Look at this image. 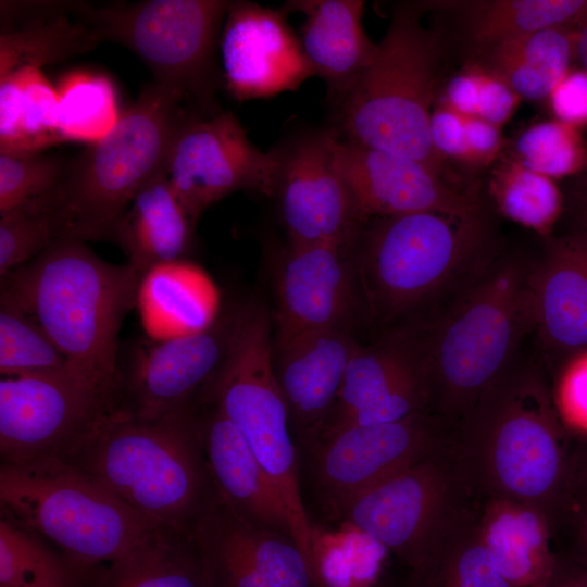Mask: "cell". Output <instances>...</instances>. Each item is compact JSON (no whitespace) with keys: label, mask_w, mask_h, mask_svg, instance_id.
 <instances>
[{"label":"cell","mask_w":587,"mask_h":587,"mask_svg":"<svg viewBox=\"0 0 587 587\" xmlns=\"http://www.w3.org/2000/svg\"><path fill=\"white\" fill-rule=\"evenodd\" d=\"M567 437L542 369L516 359L454 427L453 450L479 499L532 505L549 523L573 486Z\"/></svg>","instance_id":"obj_1"},{"label":"cell","mask_w":587,"mask_h":587,"mask_svg":"<svg viewBox=\"0 0 587 587\" xmlns=\"http://www.w3.org/2000/svg\"><path fill=\"white\" fill-rule=\"evenodd\" d=\"M351 252L361 307L389 327L415 322L426 308L435 314L497 255L484 212L369 218Z\"/></svg>","instance_id":"obj_2"},{"label":"cell","mask_w":587,"mask_h":587,"mask_svg":"<svg viewBox=\"0 0 587 587\" xmlns=\"http://www.w3.org/2000/svg\"><path fill=\"white\" fill-rule=\"evenodd\" d=\"M143 279L60 237L1 277L0 299L33 317L79 372L118 388V333Z\"/></svg>","instance_id":"obj_3"},{"label":"cell","mask_w":587,"mask_h":587,"mask_svg":"<svg viewBox=\"0 0 587 587\" xmlns=\"http://www.w3.org/2000/svg\"><path fill=\"white\" fill-rule=\"evenodd\" d=\"M533 263L496 255L449 302L422 321L432 410L455 427L517 359L535 329Z\"/></svg>","instance_id":"obj_4"},{"label":"cell","mask_w":587,"mask_h":587,"mask_svg":"<svg viewBox=\"0 0 587 587\" xmlns=\"http://www.w3.org/2000/svg\"><path fill=\"white\" fill-rule=\"evenodd\" d=\"M153 523L186 533L211 482L191 404L153 420L117 408L65 460Z\"/></svg>","instance_id":"obj_5"},{"label":"cell","mask_w":587,"mask_h":587,"mask_svg":"<svg viewBox=\"0 0 587 587\" xmlns=\"http://www.w3.org/2000/svg\"><path fill=\"white\" fill-rule=\"evenodd\" d=\"M420 13L412 5L394 12L372 63L336 104L332 130L341 140L420 162L461 184L430 140L442 43L438 32L421 24Z\"/></svg>","instance_id":"obj_6"},{"label":"cell","mask_w":587,"mask_h":587,"mask_svg":"<svg viewBox=\"0 0 587 587\" xmlns=\"http://www.w3.org/2000/svg\"><path fill=\"white\" fill-rule=\"evenodd\" d=\"M184 99L153 84L102 139L70 162L53 197L60 237L112 240L114 227L139 189L163 166Z\"/></svg>","instance_id":"obj_7"},{"label":"cell","mask_w":587,"mask_h":587,"mask_svg":"<svg viewBox=\"0 0 587 587\" xmlns=\"http://www.w3.org/2000/svg\"><path fill=\"white\" fill-rule=\"evenodd\" d=\"M0 501L3 514L54 544L77 569L109 564L163 528L61 459L2 463Z\"/></svg>","instance_id":"obj_8"},{"label":"cell","mask_w":587,"mask_h":587,"mask_svg":"<svg viewBox=\"0 0 587 587\" xmlns=\"http://www.w3.org/2000/svg\"><path fill=\"white\" fill-rule=\"evenodd\" d=\"M272 341L268 311L255 301L246 303L230 353L202 397L249 445L287 511L294 540L315 571L313 529L301 498L297 451L274 372Z\"/></svg>","instance_id":"obj_9"},{"label":"cell","mask_w":587,"mask_h":587,"mask_svg":"<svg viewBox=\"0 0 587 587\" xmlns=\"http://www.w3.org/2000/svg\"><path fill=\"white\" fill-rule=\"evenodd\" d=\"M229 1L147 0L96 5L71 1L75 16L100 40L118 42L151 70L155 84L165 86L193 110L214 113L221 75L216 49Z\"/></svg>","instance_id":"obj_10"},{"label":"cell","mask_w":587,"mask_h":587,"mask_svg":"<svg viewBox=\"0 0 587 587\" xmlns=\"http://www.w3.org/2000/svg\"><path fill=\"white\" fill-rule=\"evenodd\" d=\"M480 499L449 444L352 499L340 517L416 573L441 536Z\"/></svg>","instance_id":"obj_11"},{"label":"cell","mask_w":587,"mask_h":587,"mask_svg":"<svg viewBox=\"0 0 587 587\" xmlns=\"http://www.w3.org/2000/svg\"><path fill=\"white\" fill-rule=\"evenodd\" d=\"M117 408V387L79 372L2 376V463L66 460Z\"/></svg>","instance_id":"obj_12"},{"label":"cell","mask_w":587,"mask_h":587,"mask_svg":"<svg viewBox=\"0 0 587 587\" xmlns=\"http://www.w3.org/2000/svg\"><path fill=\"white\" fill-rule=\"evenodd\" d=\"M164 171L197 223L205 209L235 191L275 197L278 154L257 148L232 112L192 110L177 125Z\"/></svg>","instance_id":"obj_13"},{"label":"cell","mask_w":587,"mask_h":587,"mask_svg":"<svg viewBox=\"0 0 587 587\" xmlns=\"http://www.w3.org/2000/svg\"><path fill=\"white\" fill-rule=\"evenodd\" d=\"M453 430L426 409L395 422L351 426L317 438L308 448L323 507L340 517L361 492L449 444Z\"/></svg>","instance_id":"obj_14"},{"label":"cell","mask_w":587,"mask_h":587,"mask_svg":"<svg viewBox=\"0 0 587 587\" xmlns=\"http://www.w3.org/2000/svg\"><path fill=\"white\" fill-rule=\"evenodd\" d=\"M432 401L422 323L388 327L374 342L358 345L334 409L312 441L351 426L404 419L430 409Z\"/></svg>","instance_id":"obj_15"},{"label":"cell","mask_w":587,"mask_h":587,"mask_svg":"<svg viewBox=\"0 0 587 587\" xmlns=\"http://www.w3.org/2000/svg\"><path fill=\"white\" fill-rule=\"evenodd\" d=\"M243 311L230 305L202 330L136 345L118 373V408L153 420L190 405L230 353Z\"/></svg>","instance_id":"obj_16"},{"label":"cell","mask_w":587,"mask_h":587,"mask_svg":"<svg viewBox=\"0 0 587 587\" xmlns=\"http://www.w3.org/2000/svg\"><path fill=\"white\" fill-rule=\"evenodd\" d=\"M335 141L323 129L276 149L275 197L290 243L352 247L366 221L337 166Z\"/></svg>","instance_id":"obj_17"},{"label":"cell","mask_w":587,"mask_h":587,"mask_svg":"<svg viewBox=\"0 0 587 587\" xmlns=\"http://www.w3.org/2000/svg\"><path fill=\"white\" fill-rule=\"evenodd\" d=\"M335 159L362 216H399L436 212L470 216L483 212L475 189L426 165L336 136Z\"/></svg>","instance_id":"obj_18"},{"label":"cell","mask_w":587,"mask_h":587,"mask_svg":"<svg viewBox=\"0 0 587 587\" xmlns=\"http://www.w3.org/2000/svg\"><path fill=\"white\" fill-rule=\"evenodd\" d=\"M220 49L223 82L238 101L296 90L315 75L283 11L229 1Z\"/></svg>","instance_id":"obj_19"},{"label":"cell","mask_w":587,"mask_h":587,"mask_svg":"<svg viewBox=\"0 0 587 587\" xmlns=\"http://www.w3.org/2000/svg\"><path fill=\"white\" fill-rule=\"evenodd\" d=\"M216 587H316L315 571L296 541L237 515L213 488L192 528Z\"/></svg>","instance_id":"obj_20"},{"label":"cell","mask_w":587,"mask_h":587,"mask_svg":"<svg viewBox=\"0 0 587 587\" xmlns=\"http://www.w3.org/2000/svg\"><path fill=\"white\" fill-rule=\"evenodd\" d=\"M274 335L349 328L361 307L351 247L290 243L276 272Z\"/></svg>","instance_id":"obj_21"},{"label":"cell","mask_w":587,"mask_h":587,"mask_svg":"<svg viewBox=\"0 0 587 587\" xmlns=\"http://www.w3.org/2000/svg\"><path fill=\"white\" fill-rule=\"evenodd\" d=\"M359 342L349 328L273 334V366L291 429L308 445L337 401Z\"/></svg>","instance_id":"obj_22"},{"label":"cell","mask_w":587,"mask_h":587,"mask_svg":"<svg viewBox=\"0 0 587 587\" xmlns=\"http://www.w3.org/2000/svg\"><path fill=\"white\" fill-rule=\"evenodd\" d=\"M547 240L530 273L534 330L546 350L566 357L587 348V224Z\"/></svg>","instance_id":"obj_23"},{"label":"cell","mask_w":587,"mask_h":587,"mask_svg":"<svg viewBox=\"0 0 587 587\" xmlns=\"http://www.w3.org/2000/svg\"><path fill=\"white\" fill-rule=\"evenodd\" d=\"M211 405L201 421V442L213 490L247 522L292 538L287 511L264 469L237 427Z\"/></svg>","instance_id":"obj_24"},{"label":"cell","mask_w":587,"mask_h":587,"mask_svg":"<svg viewBox=\"0 0 587 587\" xmlns=\"http://www.w3.org/2000/svg\"><path fill=\"white\" fill-rule=\"evenodd\" d=\"M286 12L305 16L301 43L315 73L327 85L335 105L352 89L372 63L377 45L363 28L364 1L299 0Z\"/></svg>","instance_id":"obj_25"},{"label":"cell","mask_w":587,"mask_h":587,"mask_svg":"<svg viewBox=\"0 0 587 587\" xmlns=\"http://www.w3.org/2000/svg\"><path fill=\"white\" fill-rule=\"evenodd\" d=\"M196 222L171 187L164 166L135 195L117 221L112 240L143 278L183 261L191 250Z\"/></svg>","instance_id":"obj_26"},{"label":"cell","mask_w":587,"mask_h":587,"mask_svg":"<svg viewBox=\"0 0 587 587\" xmlns=\"http://www.w3.org/2000/svg\"><path fill=\"white\" fill-rule=\"evenodd\" d=\"M100 41L67 1H1L0 77L85 53Z\"/></svg>","instance_id":"obj_27"},{"label":"cell","mask_w":587,"mask_h":587,"mask_svg":"<svg viewBox=\"0 0 587 587\" xmlns=\"http://www.w3.org/2000/svg\"><path fill=\"white\" fill-rule=\"evenodd\" d=\"M477 525L498 570L513 587H545L557 566L551 530L538 509L507 498L480 500Z\"/></svg>","instance_id":"obj_28"},{"label":"cell","mask_w":587,"mask_h":587,"mask_svg":"<svg viewBox=\"0 0 587 587\" xmlns=\"http://www.w3.org/2000/svg\"><path fill=\"white\" fill-rule=\"evenodd\" d=\"M101 587H216L192 533L160 528L109 563Z\"/></svg>","instance_id":"obj_29"},{"label":"cell","mask_w":587,"mask_h":587,"mask_svg":"<svg viewBox=\"0 0 587 587\" xmlns=\"http://www.w3.org/2000/svg\"><path fill=\"white\" fill-rule=\"evenodd\" d=\"M57 88L38 67L0 77V151L40 153L63 141L58 133Z\"/></svg>","instance_id":"obj_30"},{"label":"cell","mask_w":587,"mask_h":587,"mask_svg":"<svg viewBox=\"0 0 587 587\" xmlns=\"http://www.w3.org/2000/svg\"><path fill=\"white\" fill-rule=\"evenodd\" d=\"M577 30L549 28L503 40L488 48L489 68L522 99H548L575 59Z\"/></svg>","instance_id":"obj_31"},{"label":"cell","mask_w":587,"mask_h":587,"mask_svg":"<svg viewBox=\"0 0 587 587\" xmlns=\"http://www.w3.org/2000/svg\"><path fill=\"white\" fill-rule=\"evenodd\" d=\"M460 4L464 8L471 39L485 48L544 29H579L587 24V0H495Z\"/></svg>","instance_id":"obj_32"},{"label":"cell","mask_w":587,"mask_h":587,"mask_svg":"<svg viewBox=\"0 0 587 587\" xmlns=\"http://www.w3.org/2000/svg\"><path fill=\"white\" fill-rule=\"evenodd\" d=\"M480 502L441 536L411 587H513L498 570L477 525Z\"/></svg>","instance_id":"obj_33"},{"label":"cell","mask_w":587,"mask_h":587,"mask_svg":"<svg viewBox=\"0 0 587 587\" xmlns=\"http://www.w3.org/2000/svg\"><path fill=\"white\" fill-rule=\"evenodd\" d=\"M488 191L503 216L547 239L551 237L563 211L562 193L554 179L512 157L496 165Z\"/></svg>","instance_id":"obj_34"},{"label":"cell","mask_w":587,"mask_h":587,"mask_svg":"<svg viewBox=\"0 0 587 587\" xmlns=\"http://www.w3.org/2000/svg\"><path fill=\"white\" fill-rule=\"evenodd\" d=\"M59 96L58 133L64 140L95 143L120 120L111 82L103 75L76 71L55 87Z\"/></svg>","instance_id":"obj_35"},{"label":"cell","mask_w":587,"mask_h":587,"mask_svg":"<svg viewBox=\"0 0 587 587\" xmlns=\"http://www.w3.org/2000/svg\"><path fill=\"white\" fill-rule=\"evenodd\" d=\"M76 566L8 515L0 521V587H77Z\"/></svg>","instance_id":"obj_36"},{"label":"cell","mask_w":587,"mask_h":587,"mask_svg":"<svg viewBox=\"0 0 587 587\" xmlns=\"http://www.w3.org/2000/svg\"><path fill=\"white\" fill-rule=\"evenodd\" d=\"M71 372L79 371L38 323L16 305L0 299L1 375H51Z\"/></svg>","instance_id":"obj_37"},{"label":"cell","mask_w":587,"mask_h":587,"mask_svg":"<svg viewBox=\"0 0 587 587\" xmlns=\"http://www.w3.org/2000/svg\"><path fill=\"white\" fill-rule=\"evenodd\" d=\"M513 158L555 180L586 171L587 143L580 129L553 118L523 130L515 141Z\"/></svg>","instance_id":"obj_38"},{"label":"cell","mask_w":587,"mask_h":587,"mask_svg":"<svg viewBox=\"0 0 587 587\" xmlns=\"http://www.w3.org/2000/svg\"><path fill=\"white\" fill-rule=\"evenodd\" d=\"M68 167L58 157L0 151V214L51 199Z\"/></svg>","instance_id":"obj_39"},{"label":"cell","mask_w":587,"mask_h":587,"mask_svg":"<svg viewBox=\"0 0 587 587\" xmlns=\"http://www.w3.org/2000/svg\"><path fill=\"white\" fill-rule=\"evenodd\" d=\"M60 236L51 199L0 214V276L30 261Z\"/></svg>","instance_id":"obj_40"},{"label":"cell","mask_w":587,"mask_h":587,"mask_svg":"<svg viewBox=\"0 0 587 587\" xmlns=\"http://www.w3.org/2000/svg\"><path fill=\"white\" fill-rule=\"evenodd\" d=\"M549 386L564 428L569 434L587 438V348L564 357Z\"/></svg>","instance_id":"obj_41"},{"label":"cell","mask_w":587,"mask_h":587,"mask_svg":"<svg viewBox=\"0 0 587 587\" xmlns=\"http://www.w3.org/2000/svg\"><path fill=\"white\" fill-rule=\"evenodd\" d=\"M555 120L578 129L587 126V70L570 68L548 97Z\"/></svg>","instance_id":"obj_42"},{"label":"cell","mask_w":587,"mask_h":587,"mask_svg":"<svg viewBox=\"0 0 587 587\" xmlns=\"http://www.w3.org/2000/svg\"><path fill=\"white\" fill-rule=\"evenodd\" d=\"M476 71L479 82L477 117L501 127L512 117L522 98L489 67L476 65Z\"/></svg>","instance_id":"obj_43"},{"label":"cell","mask_w":587,"mask_h":587,"mask_svg":"<svg viewBox=\"0 0 587 587\" xmlns=\"http://www.w3.org/2000/svg\"><path fill=\"white\" fill-rule=\"evenodd\" d=\"M429 135L437 153L442 158H452L469 162L466 146L465 116L439 103L433 108L429 120Z\"/></svg>","instance_id":"obj_44"},{"label":"cell","mask_w":587,"mask_h":587,"mask_svg":"<svg viewBox=\"0 0 587 587\" xmlns=\"http://www.w3.org/2000/svg\"><path fill=\"white\" fill-rule=\"evenodd\" d=\"M551 536L567 533L577 552L578 564L587 566V494L573 492L550 522Z\"/></svg>","instance_id":"obj_45"},{"label":"cell","mask_w":587,"mask_h":587,"mask_svg":"<svg viewBox=\"0 0 587 587\" xmlns=\"http://www.w3.org/2000/svg\"><path fill=\"white\" fill-rule=\"evenodd\" d=\"M466 146L470 165L486 166L500 153V127L477 116H465Z\"/></svg>","instance_id":"obj_46"},{"label":"cell","mask_w":587,"mask_h":587,"mask_svg":"<svg viewBox=\"0 0 587 587\" xmlns=\"http://www.w3.org/2000/svg\"><path fill=\"white\" fill-rule=\"evenodd\" d=\"M441 103L464 116H477L479 82L476 65L454 75L448 82Z\"/></svg>","instance_id":"obj_47"},{"label":"cell","mask_w":587,"mask_h":587,"mask_svg":"<svg viewBox=\"0 0 587 587\" xmlns=\"http://www.w3.org/2000/svg\"><path fill=\"white\" fill-rule=\"evenodd\" d=\"M555 555V570L545 587H584L575 564L565 558Z\"/></svg>","instance_id":"obj_48"},{"label":"cell","mask_w":587,"mask_h":587,"mask_svg":"<svg viewBox=\"0 0 587 587\" xmlns=\"http://www.w3.org/2000/svg\"><path fill=\"white\" fill-rule=\"evenodd\" d=\"M587 494V458L576 454L573 490Z\"/></svg>","instance_id":"obj_49"},{"label":"cell","mask_w":587,"mask_h":587,"mask_svg":"<svg viewBox=\"0 0 587 587\" xmlns=\"http://www.w3.org/2000/svg\"><path fill=\"white\" fill-rule=\"evenodd\" d=\"M575 59L587 70V24L576 32Z\"/></svg>","instance_id":"obj_50"},{"label":"cell","mask_w":587,"mask_h":587,"mask_svg":"<svg viewBox=\"0 0 587 587\" xmlns=\"http://www.w3.org/2000/svg\"><path fill=\"white\" fill-rule=\"evenodd\" d=\"M583 174L582 180L577 188V201L579 209V224H587V168Z\"/></svg>","instance_id":"obj_51"},{"label":"cell","mask_w":587,"mask_h":587,"mask_svg":"<svg viewBox=\"0 0 587 587\" xmlns=\"http://www.w3.org/2000/svg\"><path fill=\"white\" fill-rule=\"evenodd\" d=\"M574 564H575V566L577 569L579 578H580L584 587H587V566H584V565L578 564V563H574Z\"/></svg>","instance_id":"obj_52"},{"label":"cell","mask_w":587,"mask_h":587,"mask_svg":"<svg viewBox=\"0 0 587 587\" xmlns=\"http://www.w3.org/2000/svg\"><path fill=\"white\" fill-rule=\"evenodd\" d=\"M377 587H382V586H377Z\"/></svg>","instance_id":"obj_53"}]
</instances>
